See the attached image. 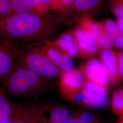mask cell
<instances>
[{"instance_id": "1", "label": "cell", "mask_w": 123, "mask_h": 123, "mask_svg": "<svg viewBox=\"0 0 123 123\" xmlns=\"http://www.w3.org/2000/svg\"><path fill=\"white\" fill-rule=\"evenodd\" d=\"M61 25L45 20L31 12L16 13L0 20V34L17 40L41 43L50 40Z\"/></svg>"}, {"instance_id": "2", "label": "cell", "mask_w": 123, "mask_h": 123, "mask_svg": "<svg viewBox=\"0 0 123 123\" xmlns=\"http://www.w3.org/2000/svg\"><path fill=\"white\" fill-rule=\"evenodd\" d=\"M52 80L16 63L1 84L8 95L31 98L49 89Z\"/></svg>"}, {"instance_id": "3", "label": "cell", "mask_w": 123, "mask_h": 123, "mask_svg": "<svg viewBox=\"0 0 123 123\" xmlns=\"http://www.w3.org/2000/svg\"><path fill=\"white\" fill-rule=\"evenodd\" d=\"M16 63L50 79H60L62 73L41 50L37 43L23 45Z\"/></svg>"}, {"instance_id": "4", "label": "cell", "mask_w": 123, "mask_h": 123, "mask_svg": "<svg viewBox=\"0 0 123 123\" xmlns=\"http://www.w3.org/2000/svg\"><path fill=\"white\" fill-rule=\"evenodd\" d=\"M23 45L17 40L6 36L0 35V82L15 65Z\"/></svg>"}, {"instance_id": "5", "label": "cell", "mask_w": 123, "mask_h": 123, "mask_svg": "<svg viewBox=\"0 0 123 123\" xmlns=\"http://www.w3.org/2000/svg\"><path fill=\"white\" fill-rule=\"evenodd\" d=\"M37 43L49 59L62 71H68L74 68V62L73 58L58 48L52 41Z\"/></svg>"}, {"instance_id": "6", "label": "cell", "mask_w": 123, "mask_h": 123, "mask_svg": "<svg viewBox=\"0 0 123 123\" xmlns=\"http://www.w3.org/2000/svg\"><path fill=\"white\" fill-rule=\"evenodd\" d=\"M59 92L64 98L77 89L83 88L86 77L79 68L62 72L60 78Z\"/></svg>"}, {"instance_id": "7", "label": "cell", "mask_w": 123, "mask_h": 123, "mask_svg": "<svg viewBox=\"0 0 123 123\" xmlns=\"http://www.w3.org/2000/svg\"><path fill=\"white\" fill-rule=\"evenodd\" d=\"M38 107L43 123H68L72 111L66 105L48 104Z\"/></svg>"}, {"instance_id": "8", "label": "cell", "mask_w": 123, "mask_h": 123, "mask_svg": "<svg viewBox=\"0 0 123 123\" xmlns=\"http://www.w3.org/2000/svg\"><path fill=\"white\" fill-rule=\"evenodd\" d=\"M73 30L79 47V57L87 60L96 58L100 52L96 40L79 26H76Z\"/></svg>"}, {"instance_id": "9", "label": "cell", "mask_w": 123, "mask_h": 123, "mask_svg": "<svg viewBox=\"0 0 123 123\" xmlns=\"http://www.w3.org/2000/svg\"><path fill=\"white\" fill-rule=\"evenodd\" d=\"M79 68L88 79L106 87L111 84L110 78L98 58L87 60L82 63Z\"/></svg>"}, {"instance_id": "10", "label": "cell", "mask_w": 123, "mask_h": 123, "mask_svg": "<svg viewBox=\"0 0 123 123\" xmlns=\"http://www.w3.org/2000/svg\"><path fill=\"white\" fill-rule=\"evenodd\" d=\"M98 59L110 78L111 84L120 82L121 80L118 70L117 52L111 49H102L98 54Z\"/></svg>"}, {"instance_id": "11", "label": "cell", "mask_w": 123, "mask_h": 123, "mask_svg": "<svg viewBox=\"0 0 123 123\" xmlns=\"http://www.w3.org/2000/svg\"><path fill=\"white\" fill-rule=\"evenodd\" d=\"M31 12L45 20L64 24L67 22L55 11L51 0H30Z\"/></svg>"}, {"instance_id": "12", "label": "cell", "mask_w": 123, "mask_h": 123, "mask_svg": "<svg viewBox=\"0 0 123 123\" xmlns=\"http://www.w3.org/2000/svg\"><path fill=\"white\" fill-rule=\"evenodd\" d=\"M53 43L73 58L79 57V49L74 30L65 32L52 41Z\"/></svg>"}, {"instance_id": "13", "label": "cell", "mask_w": 123, "mask_h": 123, "mask_svg": "<svg viewBox=\"0 0 123 123\" xmlns=\"http://www.w3.org/2000/svg\"><path fill=\"white\" fill-rule=\"evenodd\" d=\"M84 101L86 106L95 110H102L110 105V101L107 96L93 92L84 87Z\"/></svg>"}, {"instance_id": "14", "label": "cell", "mask_w": 123, "mask_h": 123, "mask_svg": "<svg viewBox=\"0 0 123 123\" xmlns=\"http://www.w3.org/2000/svg\"><path fill=\"white\" fill-rule=\"evenodd\" d=\"M77 26L87 31L97 42L103 33L99 22H95L90 15H77Z\"/></svg>"}, {"instance_id": "15", "label": "cell", "mask_w": 123, "mask_h": 123, "mask_svg": "<svg viewBox=\"0 0 123 123\" xmlns=\"http://www.w3.org/2000/svg\"><path fill=\"white\" fill-rule=\"evenodd\" d=\"M106 0H74V12L77 15H90L96 13Z\"/></svg>"}, {"instance_id": "16", "label": "cell", "mask_w": 123, "mask_h": 123, "mask_svg": "<svg viewBox=\"0 0 123 123\" xmlns=\"http://www.w3.org/2000/svg\"><path fill=\"white\" fill-rule=\"evenodd\" d=\"M18 103L10 101L2 87L0 89V123H9Z\"/></svg>"}, {"instance_id": "17", "label": "cell", "mask_w": 123, "mask_h": 123, "mask_svg": "<svg viewBox=\"0 0 123 123\" xmlns=\"http://www.w3.org/2000/svg\"><path fill=\"white\" fill-rule=\"evenodd\" d=\"M55 11L66 22L68 15L74 12V0H51Z\"/></svg>"}, {"instance_id": "18", "label": "cell", "mask_w": 123, "mask_h": 123, "mask_svg": "<svg viewBox=\"0 0 123 123\" xmlns=\"http://www.w3.org/2000/svg\"><path fill=\"white\" fill-rule=\"evenodd\" d=\"M110 105L115 114L119 117L123 115V88H119L113 92Z\"/></svg>"}, {"instance_id": "19", "label": "cell", "mask_w": 123, "mask_h": 123, "mask_svg": "<svg viewBox=\"0 0 123 123\" xmlns=\"http://www.w3.org/2000/svg\"><path fill=\"white\" fill-rule=\"evenodd\" d=\"M95 119L94 115L90 111L74 110L71 111L68 123H90Z\"/></svg>"}, {"instance_id": "20", "label": "cell", "mask_w": 123, "mask_h": 123, "mask_svg": "<svg viewBox=\"0 0 123 123\" xmlns=\"http://www.w3.org/2000/svg\"><path fill=\"white\" fill-rule=\"evenodd\" d=\"M103 32L109 36L113 39H116L122 34L119 30L116 21L111 19H106L98 22Z\"/></svg>"}, {"instance_id": "21", "label": "cell", "mask_w": 123, "mask_h": 123, "mask_svg": "<svg viewBox=\"0 0 123 123\" xmlns=\"http://www.w3.org/2000/svg\"><path fill=\"white\" fill-rule=\"evenodd\" d=\"M26 109L24 104L18 103L9 123H27Z\"/></svg>"}, {"instance_id": "22", "label": "cell", "mask_w": 123, "mask_h": 123, "mask_svg": "<svg viewBox=\"0 0 123 123\" xmlns=\"http://www.w3.org/2000/svg\"><path fill=\"white\" fill-rule=\"evenodd\" d=\"M106 3L116 18L123 17V0H106Z\"/></svg>"}, {"instance_id": "23", "label": "cell", "mask_w": 123, "mask_h": 123, "mask_svg": "<svg viewBox=\"0 0 123 123\" xmlns=\"http://www.w3.org/2000/svg\"><path fill=\"white\" fill-rule=\"evenodd\" d=\"M26 119L27 123H43L38 106H26Z\"/></svg>"}, {"instance_id": "24", "label": "cell", "mask_w": 123, "mask_h": 123, "mask_svg": "<svg viewBox=\"0 0 123 123\" xmlns=\"http://www.w3.org/2000/svg\"><path fill=\"white\" fill-rule=\"evenodd\" d=\"M83 88H80L72 92L65 98L71 103L81 106H86L84 101Z\"/></svg>"}, {"instance_id": "25", "label": "cell", "mask_w": 123, "mask_h": 123, "mask_svg": "<svg viewBox=\"0 0 123 123\" xmlns=\"http://www.w3.org/2000/svg\"><path fill=\"white\" fill-rule=\"evenodd\" d=\"M16 13L10 0H0V20Z\"/></svg>"}, {"instance_id": "26", "label": "cell", "mask_w": 123, "mask_h": 123, "mask_svg": "<svg viewBox=\"0 0 123 123\" xmlns=\"http://www.w3.org/2000/svg\"><path fill=\"white\" fill-rule=\"evenodd\" d=\"M17 13L31 12L30 0H10Z\"/></svg>"}, {"instance_id": "27", "label": "cell", "mask_w": 123, "mask_h": 123, "mask_svg": "<svg viewBox=\"0 0 123 123\" xmlns=\"http://www.w3.org/2000/svg\"><path fill=\"white\" fill-rule=\"evenodd\" d=\"M93 92H96L104 95L107 96L108 87L102 85L86 78V81L84 87Z\"/></svg>"}, {"instance_id": "28", "label": "cell", "mask_w": 123, "mask_h": 123, "mask_svg": "<svg viewBox=\"0 0 123 123\" xmlns=\"http://www.w3.org/2000/svg\"><path fill=\"white\" fill-rule=\"evenodd\" d=\"M114 40L104 32L97 42L100 51L103 49H111V47L114 46Z\"/></svg>"}, {"instance_id": "29", "label": "cell", "mask_w": 123, "mask_h": 123, "mask_svg": "<svg viewBox=\"0 0 123 123\" xmlns=\"http://www.w3.org/2000/svg\"><path fill=\"white\" fill-rule=\"evenodd\" d=\"M118 70L120 78L121 80L123 79V51L117 52Z\"/></svg>"}, {"instance_id": "30", "label": "cell", "mask_w": 123, "mask_h": 123, "mask_svg": "<svg viewBox=\"0 0 123 123\" xmlns=\"http://www.w3.org/2000/svg\"><path fill=\"white\" fill-rule=\"evenodd\" d=\"M114 46L119 49H123V34H121L114 40Z\"/></svg>"}, {"instance_id": "31", "label": "cell", "mask_w": 123, "mask_h": 123, "mask_svg": "<svg viewBox=\"0 0 123 123\" xmlns=\"http://www.w3.org/2000/svg\"><path fill=\"white\" fill-rule=\"evenodd\" d=\"M115 21L121 33L123 34V17L116 18Z\"/></svg>"}, {"instance_id": "32", "label": "cell", "mask_w": 123, "mask_h": 123, "mask_svg": "<svg viewBox=\"0 0 123 123\" xmlns=\"http://www.w3.org/2000/svg\"><path fill=\"white\" fill-rule=\"evenodd\" d=\"M118 123H123V115L119 117V120Z\"/></svg>"}, {"instance_id": "33", "label": "cell", "mask_w": 123, "mask_h": 123, "mask_svg": "<svg viewBox=\"0 0 123 123\" xmlns=\"http://www.w3.org/2000/svg\"><path fill=\"white\" fill-rule=\"evenodd\" d=\"M90 123H100V122H99V121L98 120V119L96 118L94 120H93L92 122H91Z\"/></svg>"}]
</instances>
